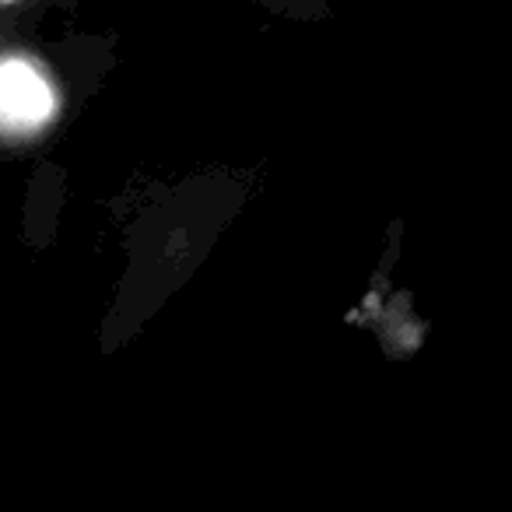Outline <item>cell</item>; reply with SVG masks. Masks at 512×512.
I'll list each match as a JSON object with an SVG mask.
<instances>
[{
	"mask_svg": "<svg viewBox=\"0 0 512 512\" xmlns=\"http://www.w3.org/2000/svg\"><path fill=\"white\" fill-rule=\"evenodd\" d=\"M57 120V85L39 60L0 46V141L22 144Z\"/></svg>",
	"mask_w": 512,
	"mask_h": 512,
	"instance_id": "1",
	"label": "cell"
},
{
	"mask_svg": "<svg viewBox=\"0 0 512 512\" xmlns=\"http://www.w3.org/2000/svg\"><path fill=\"white\" fill-rule=\"evenodd\" d=\"M32 4H43V0H0V15H8V11L32 8Z\"/></svg>",
	"mask_w": 512,
	"mask_h": 512,
	"instance_id": "2",
	"label": "cell"
}]
</instances>
